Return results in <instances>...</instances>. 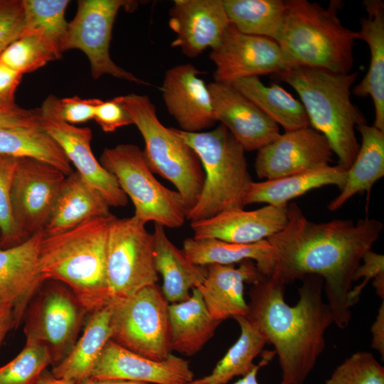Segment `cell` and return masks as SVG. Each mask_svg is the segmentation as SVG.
<instances>
[{"label":"cell","instance_id":"cell-41","mask_svg":"<svg viewBox=\"0 0 384 384\" xmlns=\"http://www.w3.org/2000/svg\"><path fill=\"white\" fill-rule=\"evenodd\" d=\"M363 277L358 285L352 287L348 295V303L351 308L360 299L361 294L370 279L377 295L384 300V255L368 250L363 255L360 265L356 268L353 281Z\"/></svg>","mask_w":384,"mask_h":384},{"label":"cell","instance_id":"cell-36","mask_svg":"<svg viewBox=\"0 0 384 384\" xmlns=\"http://www.w3.org/2000/svg\"><path fill=\"white\" fill-rule=\"evenodd\" d=\"M24 11L23 34L43 39L58 60L65 52L68 23L65 20L68 0H22Z\"/></svg>","mask_w":384,"mask_h":384},{"label":"cell","instance_id":"cell-12","mask_svg":"<svg viewBox=\"0 0 384 384\" xmlns=\"http://www.w3.org/2000/svg\"><path fill=\"white\" fill-rule=\"evenodd\" d=\"M138 2L130 0H80L76 14L68 23L65 51L78 49L88 58L92 76L104 75L138 84L149 85L122 68L110 55L112 27L118 11H134Z\"/></svg>","mask_w":384,"mask_h":384},{"label":"cell","instance_id":"cell-28","mask_svg":"<svg viewBox=\"0 0 384 384\" xmlns=\"http://www.w3.org/2000/svg\"><path fill=\"white\" fill-rule=\"evenodd\" d=\"M110 303L89 314L70 353L53 366L51 373L75 384L90 377L92 370L105 344L111 339Z\"/></svg>","mask_w":384,"mask_h":384},{"label":"cell","instance_id":"cell-44","mask_svg":"<svg viewBox=\"0 0 384 384\" xmlns=\"http://www.w3.org/2000/svg\"><path fill=\"white\" fill-rule=\"evenodd\" d=\"M100 99H82L78 96L59 99V107L63 119L75 125L94 119Z\"/></svg>","mask_w":384,"mask_h":384},{"label":"cell","instance_id":"cell-32","mask_svg":"<svg viewBox=\"0 0 384 384\" xmlns=\"http://www.w3.org/2000/svg\"><path fill=\"white\" fill-rule=\"evenodd\" d=\"M231 85L285 132L309 127V121L301 101L277 83L266 86L257 76L238 80Z\"/></svg>","mask_w":384,"mask_h":384},{"label":"cell","instance_id":"cell-46","mask_svg":"<svg viewBox=\"0 0 384 384\" xmlns=\"http://www.w3.org/2000/svg\"><path fill=\"white\" fill-rule=\"evenodd\" d=\"M22 74L0 61V105L15 104V93Z\"/></svg>","mask_w":384,"mask_h":384},{"label":"cell","instance_id":"cell-40","mask_svg":"<svg viewBox=\"0 0 384 384\" xmlns=\"http://www.w3.org/2000/svg\"><path fill=\"white\" fill-rule=\"evenodd\" d=\"M18 158L0 154V248L18 245L11 211V191Z\"/></svg>","mask_w":384,"mask_h":384},{"label":"cell","instance_id":"cell-48","mask_svg":"<svg viewBox=\"0 0 384 384\" xmlns=\"http://www.w3.org/2000/svg\"><path fill=\"white\" fill-rule=\"evenodd\" d=\"M274 351H264L262 359L260 363L252 368L247 375L242 376L238 381L232 384H259L257 380V373L260 368L267 366L275 356ZM279 384H288L284 381H281Z\"/></svg>","mask_w":384,"mask_h":384},{"label":"cell","instance_id":"cell-45","mask_svg":"<svg viewBox=\"0 0 384 384\" xmlns=\"http://www.w3.org/2000/svg\"><path fill=\"white\" fill-rule=\"evenodd\" d=\"M39 124L38 109H25L16 103L0 105V129L30 127Z\"/></svg>","mask_w":384,"mask_h":384},{"label":"cell","instance_id":"cell-25","mask_svg":"<svg viewBox=\"0 0 384 384\" xmlns=\"http://www.w3.org/2000/svg\"><path fill=\"white\" fill-rule=\"evenodd\" d=\"M367 16L361 19L358 39L365 41L370 53L368 72L352 90L358 97L370 96L375 110L373 126L384 132V1L365 0Z\"/></svg>","mask_w":384,"mask_h":384},{"label":"cell","instance_id":"cell-9","mask_svg":"<svg viewBox=\"0 0 384 384\" xmlns=\"http://www.w3.org/2000/svg\"><path fill=\"white\" fill-rule=\"evenodd\" d=\"M111 304V340L144 357L163 361L171 354L169 303L154 284Z\"/></svg>","mask_w":384,"mask_h":384},{"label":"cell","instance_id":"cell-26","mask_svg":"<svg viewBox=\"0 0 384 384\" xmlns=\"http://www.w3.org/2000/svg\"><path fill=\"white\" fill-rule=\"evenodd\" d=\"M152 234L155 267L163 279L161 291L169 304L182 302L203 282L206 267L191 262L169 240L163 226L154 223Z\"/></svg>","mask_w":384,"mask_h":384},{"label":"cell","instance_id":"cell-15","mask_svg":"<svg viewBox=\"0 0 384 384\" xmlns=\"http://www.w3.org/2000/svg\"><path fill=\"white\" fill-rule=\"evenodd\" d=\"M209 58L215 66L214 81L226 84L261 75H277L291 68L275 41L243 33L231 23Z\"/></svg>","mask_w":384,"mask_h":384},{"label":"cell","instance_id":"cell-14","mask_svg":"<svg viewBox=\"0 0 384 384\" xmlns=\"http://www.w3.org/2000/svg\"><path fill=\"white\" fill-rule=\"evenodd\" d=\"M39 110L41 127L58 143L82 178L95 188L110 206L122 207L127 196L116 178L97 160L91 149L92 131L66 122L62 117L59 98L50 95Z\"/></svg>","mask_w":384,"mask_h":384},{"label":"cell","instance_id":"cell-1","mask_svg":"<svg viewBox=\"0 0 384 384\" xmlns=\"http://www.w3.org/2000/svg\"><path fill=\"white\" fill-rule=\"evenodd\" d=\"M383 229L380 221L368 218L356 223L311 222L296 203H289L285 227L267 239L275 255L272 275L285 286L307 275L320 277L334 324L345 329L351 319L348 295L353 274Z\"/></svg>","mask_w":384,"mask_h":384},{"label":"cell","instance_id":"cell-52","mask_svg":"<svg viewBox=\"0 0 384 384\" xmlns=\"http://www.w3.org/2000/svg\"><path fill=\"white\" fill-rule=\"evenodd\" d=\"M183 384H199L198 383H196L194 380L189 382V383H183Z\"/></svg>","mask_w":384,"mask_h":384},{"label":"cell","instance_id":"cell-49","mask_svg":"<svg viewBox=\"0 0 384 384\" xmlns=\"http://www.w3.org/2000/svg\"><path fill=\"white\" fill-rule=\"evenodd\" d=\"M15 327L14 312L9 306H0V348L11 329Z\"/></svg>","mask_w":384,"mask_h":384},{"label":"cell","instance_id":"cell-23","mask_svg":"<svg viewBox=\"0 0 384 384\" xmlns=\"http://www.w3.org/2000/svg\"><path fill=\"white\" fill-rule=\"evenodd\" d=\"M206 275L197 287L210 316L223 320L246 316L247 302L245 299V284H253L264 274L252 260L235 265L212 264L206 266Z\"/></svg>","mask_w":384,"mask_h":384},{"label":"cell","instance_id":"cell-38","mask_svg":"<svg viewBox=\"0 0 384 384\" xmlns=\"http://www.w3.org/2000/svg\"><path fill=\"white\" fill-rule=\"evenodd\" d=\"M58 60L48 44L33 34H23L2 53L0 61L21 73L33 72Z\"/></svg>","mask_w":384,"mask_h":384},{"label":"cell","instance_id":"cell-10","mask_svg":"<svg viewBox=\"0 0 384 384\" xmlns=\"http://www.w3.org/2000/svg\"><path fill=\"white\" fill-rule=\"evenodd\" d=\"M89 314L68 287L46 280L26 310V338L36 340L47 348L53 366L72 350Z\"/></svg>","mask_w":384,"mask_h":384},{"label":"cell","instance_id":"cell-24","mask_svg":"<svg viewBox=\"0 0 384 384\" xmlns=\"http://www.w3.org/2000/svg\"><path fill=\"white\" fill-rule=\"evenodd\" d=\"M102 195L77 171L66 176L43 229L45 235L58 234L86 221L111 215Z\"/></svg>","mask_w":384,"mask_h":384},{"label":"cell","instance_id":"cell-17","mask_svg":"<svg viewBox=\"0 0 384 384\" xmlns=\"http://www.w3.org/2000/svg\"><path fill=\"white\" fill-rule=\"evenodd\" d=\"M97 380H127L154 384H183L193 380L188 361L170 354L153 360L108 341L90 375Z\"/></svg>","mask_w":384,"mask_h":384},{"label":"cell","instance_id":"cell-30","mask_svg":"<svg viewBox=\"0 0 384 384\" xmlns=\"http://www.w3.org/2000/svg\"><path fill=\"white\" fill-rule=\"evenodd\" d=\"M193 263L207 266L212 264L235 265L252 260L258 270L265 276H271L275 267V255L267 241L264 240L250 244L231 243L214 238H186L183 249Z\"/></svg>","mask_w":384,"mask_h":384},{"label":"cell","instance_id":"cell-33","mask_svg":"<svg viewBox=\"0 0 384 384\" xmlns=\"http://www.w3.org/2000/svg\"><path fill=\"white\" fill-rule=\"evenodd\" d=\"M0 154L35 159L55 166L65 176L73 172L71 163L61 147L41 124L0 129Z\"/></svg>","mask_w":384,"mask_h":384},{"label":"cell","instance_id":"cell-11","mask_svg":"<svg viewBox=\"0 0 384 384\" xmlns=\"http://www.w3.org/2000/svg\"><path fill=\"white\" fill-rule=\"evenodd\" d=\"M145 225L134 216L117 218L113 215L110 220L106 270L111 302L157 284L154 237Z\"/></svg>","mask_w":384,"mask_h":384},{"label":"cell","instance_id":"cell-2","mask_svg":"<svg viewBox=\"0 0 384 384\" xmlns=\"http://www.w3.org/2000/svg\"><path fill=\"white\" fill-rule=\"evenodd\" d=\"M299 300L294 306L284 299L286 286L274 276L263 275L248 292L247 319L274 347L282 380L304 384L326 348L325 334L334 324L324 301V282L317 275L301 279Z\"/></svg>","mask_w":384,"mask_h":384},{"label":"cell","instance_id":"cell-13","mask_svg":"<svg viewBox=\"0 0 384 384\" xmlns=\"http://www.w3.org/2000/svg\"><path fill=\"white\" fill-rule=\"evenodd\" d=\"M65 177L46 162L18 158L11 201L19 244L44 229Z\"/></svg>","mask_w":384,"mask_h":384},{"label":"cell","instance_id":"cell-5","mask_svg":"<svg viewBox=\"0 0 384 384\" xmlns=\"http://www.w3.org/2000/svg\"><path fill=\"white\" fill-rule=\"evenodd\" d=\"M358 72L334 73L305 67L289 68L274 75L298 93L311 127L322 134L338 164L348 170L358 154L355 129L367 123L365 116L351 100V88Z\"/></svg>","mask_w":384,"mask_h":384},{"label":"cell","instance_id":"cell-4","mask_svg":"<svg viewBox=\"0 0 384 384\" xmlns=\"http://www.w3.org/2000/svg\"><path fill=\"white\" fill-rule=\"evenodd\" d=\"M342 4L332 0L324 8L306 0H286L284 19L276 42L291 68L351 72L358 34L342 24L338 15Z\"/></svg>","mask_w":384,"mask_h":384},{"label":"cell","instance_id":"cell-8","mask_svg":"<svg viewBox=\"0 0 384 384\" xmlns=\"http://www.w3.org/2000/svg\"><path fill=\"white\" fill-rule=\"evenodd\" d=\"M100 162L131 199L137 219L169 228H180L187 220L181 196L156 178L138 146L121 144L106 148Z\"/></svg>","mask_w":384,"mask_h":384},{"label":"cell","instance_id":"cell-21","mask_svg":"<svg viewBox=\"0 0 384 384\" xmlns=\"http://www.w3.org/2000/svg\"><path fill=\"white\" fill-rule=\"evenodd\" d=\"M44 235L41 230L18 245L0 248V306L12 308L16 328L23 319L31 299L46 281L38 267Z\"/></svg>","mask_w":384,"mask_h":384},{"label":"cell","instance_id":"cell-16","mask_svg":"<svg viewBox=\"0 0 384 384\" xmlns=\"http://www.w3.org/2000/svg\"><path fill=\"white\" fill-rule=\"evenodd\" d=\"M334 152L325 137L306 127L285 132L257 151L255 171L272 180L329 166Z\"/></svg>","mask_w":384,"mask_h":384},{"label":"cell","instance_id":"cell-47","mask_svg":"<svg viewBox=\"0 0 384 384\" xmlns=\"http://www.w3.org/2000/svg\"><path fill=\"white\" fill-rule=\"evenodd\" d=\"M372 334L371 347L384 358V300L378 309L375 319L370 327Z\"/></svg>","mask_w":384,"mask_h":384},{"label":"cell","instance_id":"cell-7","mask_svg":"<svg viewBox=\"0 0 384 384\" xmlns=\"http://www.w3.org/2000/svg\"><path fill=\"white\" fill-rule=\"evenodd\" d=\"M120 98L143 137L148 166L175 186L188 213L197 203L205 180L198 155L172 127L162 124L147 95L131 93Z\"/></svg>","mask_w":384,"mask_h":384},{"label":"cell","instance_id":"cell-3","mask_svg":"<svg viewBox=\"0 0 384 384\" xmlns=\"http://www.w3.org/2000/svg\"><path fill=\"white\" fill-rule=\"evenodd\" d=\"M113 215L43 236L38 271L43 279L68 287L91 313L111 302L106 270L108 230Z\"/></svg>","mask_w":384,"mask_h":384},{"label":"cell","instance_id":"cell-6","mask_svg":"<svg viewBox=\"0 0 384 384\" xmlns=\"http://www.w3.org/2000/svg\"><path fill=\"white\" fill-rule=\"evenodd\" d=\"M173 129L195 151L205 174L201 196L186 220L196 222L244 208L245 194L253 181L245 151L228 129L221 124L208 132Z\"/></svg>","mask_w":384,"mask_h":384},{"label":"cell","instance_id":"cell-31","mask_svg":"<svg viewBox=\"0 0 384 384\" xmlns=\"http://www.w3.org/2000/svg\"><path fill=\"white\" fill-rule=\"evenodd\" d=\"M356 129L361 135V144L355 160L347 170L346 182L340 193L332 200L328 209H339L351 197L366 191L384 176V132L363 123Z\"/></svg>","mask_w":384,"mask_h":384},{"label":"cell","instance_id":"cell-34","mask_svg":"<svg viewBox=\"0 0 384 384\" xmlns=\"http://www.w3.org/2000/svg\"><path fill=\"white\" fill-rule=\"evenodd\" d=\"M240 328L235 343L218 362L212 372L195 381L199 384H227L237 376H244L256 364L254 359L262 353L267 341L245 316L234 318Z\"/></svg>","mask_w":384,"mask_h":384},{"label":"cell","instance_id":"cell-43","mask_svg":"<svg viewBox=\"0 0 384 384\" xmlns=\"http://www.w3.org/2000/svg\"><path fill=\"white\" fill-rule=\"evenodd\" d=\"M95 120L105 132H113L117 129L132 124V119L124 107L120 96L103 101L97 106Z\"/></svg>","mask_w":384,"mask_h":384},{"label":"cell","instance_id":"cell-42","mask_svg":"<svg viewBox=\"0 0 384 384\" xmlns=\"http://www.w3.org/2000/svg\"><path fill=\"white\" fill-rule=\"evenodd\" d=\"M24 31L22 0H0V56Z\"/></svg>","mask_w":384,"mask_h":384},{"label":"cell","instance_id":"cell-39","mask_svg":"<svg viewBox=\"0 0 384 384\" xmlns=\"http://www.w3.org/2000/svg\"><path fill=\"white\" fill-rule=\"evenodd\" d=\"M324 384H384V367L368 351H357L333 371Z\"/></svg>","mask_w":384,"mask_h":384},{"label":"cell","instance_id":"cell-37","mask_svg":"<svg viewBox=\"0 0 384 384\" xmlns=\"http://www.w3.org/2000/svg\"><path fill=\"white\" fill-rule=\"evenodd\" d=\"M50 365L53 361L47 348L36 340L26 338L19 353L0 367V384H36Z\"/></svg>","mask_w":384,"mask_h":384},{"label":"cell","instance_id":"cell-19","mask_svg":"<svg viewBox=\"0 0 384 384\" xmlns=\"http://www.w3.org/2000/svg\"><path fill=\"white\" fill-rule=\"evenodd\" d=\"M169 16L171 46L189 58L215 48L230 23L223 0H175Z\"/></svg>","mask_w":384,"mask_h":384},{"label":"cell","instance_id":"cell-35","mask_svg":"<svg viewBox=\"0 0 384 384\" xmlns=\"http://www.w3.org/2000/svg\"><path fill=\"white\" fill-rule=\"evenodd\" d=\"M223 1L230 23L239 31L277 41L284 19L286 1Z\"/></svg>","mask_w":384,"mask_h":384},{"label":"cell","instance_id":"cell-20","mask_svg":"<svg viewBox=\"0 0 384 384\" xmlns=\"http://www.w3.org/2000/svg\"><path fill=\"white\" fill-rule=\"evenodd\" d=\"M193 64L174 65L166 70L161 91L168 112L181 130L200 132L216 122L208 85Z\"/></svg>","mask_w":384,"mask_h":384},{"label":"cell","instance_id":"cell-27","mask_svg":"<svg viewBox=\"0 0 384 384\" xmlns=\"http://www.w3.org/2000/svg\"><path fill=\"white\" fill-rule=\"evenodd\" d=\"M169 319L171 351L185 356L198 353L221 324L210 316L197 287L186 299L169 304Z\"/></svg>","mask_w":384,"mask_h":384},{"label":"cell","instance_id":"cell-22","mask_svg":"<svg viewBox=\"0 0 384 384\" xmlns=\"http://www.w3.org/2000/svg\"><path fill=\"white\" fill-rule=\"evenodd\" d=\"M287 205H267L252 210H230L208 219L191 222L193 238H214L236 244L267 240L285 227Z\"/></svg>","mask_w":384,"mask_h":384},{"label":"cell","instance_id":"cell-18","mask_svg":"<svg viewBox=\"0 0 384 384\" xmlns=\"http://www.w3.org/2000/svg\"><path fill=\"white\" fill-rule=\"evenodd\" d=\"M216 122H220L245 151H258L277 138L279 125L231 84L211 82Z\"/></svg>","mask_w":384,"mask_h":384},{"label":"cell","instance_id":"cell-29","mask_svg":"<svg viewBox=\"0 0 384 384\" xmlns=\"http://www.w3.org/2000/svg\"><path fill=\"white\" fill-rule=\"evenodd\" d=\"M347 170L339 166H327L316 170L282 178L252 181L244 197L245 206L266 203L279 206L308 191L325 186H336L341 190L345 184Z\"/></svg>","mask_w":384,"mask_h":384},{"label":"cell","instance_id":"cell-50","mask_svg":"<svg viewBox=\"0 0 384 384\" xmlns=\"http://www.w3.org/2000/svg\"><path fill=\"white\" fill-rule=\"evenodd\" d=\"M36 384H75L74 382L55 377L47 369L41 375Z\"/></svg>","mask_w":384,"mask_h":384},{"label":"cell","instance_id":"cell-51","mask_svg":"<svg viewBox=\"0 0 384 384\" xmlns=\"http://www.w3.org/2000/svg\"><path fill=\"white\" fill-rule=\"evenodd\" d=\"M76 384H148L145 383L127 381V380H97L90 377L84 379Z\"/></svg>","mask_w":384,"mask_h":384}]
</instances>
